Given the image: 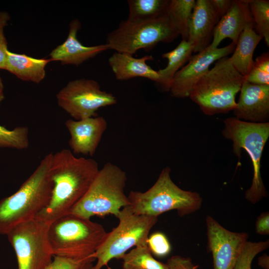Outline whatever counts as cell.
<instances>
[{
  "label": "cell",
  "instance_id": "6da1fadb",
  "mask_svg": "<svg viewBox=\"0 0 269 269\" xmlns=\"http://www.w3.org/2000/svg\"><path fill=\"white\" fill-rule=\"evenodd\" d=\"M99 170L95 160L77 157L70 149L53 153L49 170L51 198L35 218L50 224L67 214L86 193Z\"/></svg>",
  "mask_w": 269,
  "mask_h": 269
},
{
  "label": "cell",
  "instance_id": "7a4b0ae2",
  "mask_svg": "<svg viewBox=\"0 0 269 269\" xmlns=\"http://www.w3.org/2000/svg\"><path fill=\"white\" fill-rule=\"evenodd\" d=\"M53 153L47 154L31 175L12 195L0 201V234L35 218L48 205L52 183L49 170Z\"/></svg>",
  "mask_w": 269,
  "mask_h": 269
},
{
  "label": "cell",
  "instance_id": "3957f363",
  "mask_svg": "<svg viewBox=\"0 0 269 269\" xmlns=\"http://www.w3.org/2000/svg\"><path fill=\"white\" fill-rule=\"evenodd\" d=\"M245 80L226 56L217 60L193 87L189 98L206 115L226 114L237 106L236 96Z\"/></svg>",
  "mask_w": 269,
  "mask_h": 269
},
{
  "label": "cell",
  "instance_id": "277c9868",
  "mask_svg": "<svg viewBox=\"0 0 269 269\" xmlns=\"http://www.w3.org/2000/svg\"><path fill=\"white\" fill-rule=\"evenodd\" d=\"M170 171L168 166L163 168L154 184L145 192L130 191L129 206L134 213L158 217L176 210L182 217L200 209L202 198L200 194L181 189L171 179Z\"/></svg>",
  "mask_w": 269,
  "mask_h": 269
},
{
  "label": "cell",
  "instance_id": "5b68a950",
  "mask_svg": "<svg viewBox=\"0 0 269 269\" xmlns=\"http://www.w3.org/2000/svg\"><path fill=\"white\" fill-rule=\"evenodd\" d=\"M107 233L102 225L68 213L49 224L48 238L54 256L84 259L95 256Z\"/></svg>",
  "mask_w": 269,
  "mask_h": 269
},
{
  "label": "cell",
  "instance_id": "8992f818",
  "mask_svg": "<svg viewBox=\"0 0 269 269\" xmlns=\"http://www.w3.org/2000/svg\"><path fill=\"white\" fill-rule=\"evenodd\" d=\"M127 180L125 171L107 162L99 169L85 195L68 213L87 219L109 215L117 217L123 208L130 205L125 193Z\"/></svg>",
  "mask_w": 269,
  "mask_h": 269
},
{
  "label": "cell",
  "instance_id": "52a82bcc",
  "mask_svg": "<svg viewBox=\"0 0 269 269\" xmlns=\"http://www.w3.org/2000/svg\"><path fill=\"white\" fill-rule=\"evenodd\" d=\"M222 134L233 141V151L240 158L243 148L251 159L253 177L251 187L245 197L256 204L267 196L261 174V160L266 143L269 137V123H254L244 121L236 118H229L224 121Z\"/></svg>",
  "mask_w": 269,
  "mask_h": 269
},
{
  "label": "cell",
  "instance_id": "ba28073f",
  "mask_svg": "<svg viewBox=\"0 0 269 269\" xmlns=\"http://www.w3.org/2000/svg\"><path fill=\"white\" fill-rule=\"evenodd\" d=\"M119 224L107 235L95 253L96 264L91 269L108 268L113 259H120L133 247L147 244L150 231L157 217L137 215L129 206L123 208L117 217Z\"/></svg>",
  "mask_w": 269,
  "mask_h": 269
},
{
  "label": "cell",
  "instance_id": "9c48e42d",
  "mask_svg": "<svg viewBox=\"0 0 269 269\" xmlns=\"http://www.w3.org/2000/svg\"><path fill=\"white\" fill-rule=\"evenodd\" d=\"M179 35L165 14L145 21L123 20L108 34L106 44L109 50L133 55L141 49L150 51L159 42H171Z\"/></svg>",
  "mask_w": 269,
  "mask_h": 269
},
{
  "label": "cell",
  "instance_id": "30bf717a",
  "mask_svg": "<svg viewBox=\"0 0 269 269\" xmlns=\"http://www.w3.org/2000/svg\"><path fill=\"white\" fill-rule=\"evenodd\" d=\"M49 224L34 218L7 234L17 258L18 269H45L54 257L48 238Z\"/></svg>",
  "mask_w": 269,
  "mask_h": 269
},
{
  "label": "cell",
  "instance_id": "8fae6325",
  "mask_svg": "<svg viewBox=\"0 0 269 269\" xmlns=\"http://www.w3.org/2000/svg\"><path fill=\"white\" fill-rule=\"evenodd\" d=\"M58 106L75 120L96 117L102 107L117 103L112 93L102 91L93 79L81 78L71 81L56 94Z\"/></svg>",
  "mask_w": 269,
  "mask_h": 269
},
{
  "label": "cell",
  "instance_id": "7c38bea8",
  "mask_svg": "<svg viewBox=\"0 0 269 269\" xmlns=\"http://www.w3.org/2000/svg\"><path fill=\"white\" fill-rule=\"evenodd\" d=\"M207 248L212 255L213 269H233L249 235L230 231L211 216L206 219Z\"/></svg>",
  "mask_w": 269,
  "mask_h": 269
},
{
  "label": "cell",
  "instance_id": "4fadbf2b",
  "mask_svg": "<svg viewBox=\"0 0 269 269\" xmlns=\"http://www.w3.org/2000/svg\"><path fill=\"white\" fill-rule=\"evenodd\" d=\"M235 46L233 42L221 48H212L209 46L192 55L187 64L175 75L169 90L171 95L176 98L189 97L194 85L209 70L211 64L233 53Z\"/></svg>",
  "mask_w": 269,
  "mask_h": 269
},
{
  "label": "cell",
  "instance_id": "5bb4252c",
  "mask_svg": "<svg viewBox=\"0 0 269 269\" xmlns=\"http://www.w3.org/2000/svg\"><path fill=\"white\" fill-rule=\"evenodd\" d=\"M65 124L70 135L68 143L72 153L91 156L95 154L107 128V122L102 116L68 119Z\"/></svg>",
  "mask_w": 269,
  "mask_h": 269
},
{
  "label": "cell",
  "instance_id": "9a60e30c",
  "mask_svg": "<svg viewBox=\"0 0 269 269\" xmlns=\"http://www.w3.org/2000/svg\"><path fill=\"white\" fill-rule=\"evenodd\" d=\"M233 113L238 119L254 123L268 122L269 85H256L244 81Z\"/></svg>",
  "mask_w": 269,
  "mask_h": 269
},
{
  "label": "cell",
  "instance_id": "2e32d148",
  "mask_svg": "<svg viewBox=\"0 0 269 269\" xmlns=\"http://www.w3.org/2000/svg\"><path fill=\"white\" fill-rule=\"evenodd\" d=\"M220 18L211 0H196L187 39L193 47V52H199L210 45L214 28Z\"/></svg>",
  "mask_w": 269,
  "mask_h": 269
},
{
  "label": "cell",
  "instance_id": "e0dca14e",
  "mask_svg": "<svg viewBox=\"0 0 269 269\" xmlns=\"http://www.w3.org/2000/svg\"><path fill=\"white\" fill-rule=\"evenodd\" d=\"M254 23L249 6V0H233L232 4L215 26L209 45L217 48L221 41L228 38L236 44L245 27Z\"/></svg>",
  "mask_w": 269,
  "mask_h": 269
},
{
  "label": "cell",
  "instance_id": "ac0fdd59",
  "mask_svg": "<svg viewBox=\"0 0 269 269\" xmlns=\"http://www.w3.org/2000/svg\"><path fill=\"white\" fill-rule=\"evenodd\" d=\"M81 26V23L77 19H74L70 22L67 39L49 54L51 61H59L62 64L78 66L100 53L109 50L106 43L91 46L83 45L77 38V33Z\"/></svg>",
  "mask_w": 269,
  "mask_h": 269
},
{
  "label": "cell",
  "instance_id": "d6986e66",
  "mask_svg": "<svg viewBox=\"0 0 269 269\" xmlns=\"http://www.w3.org/2000/svg\"><path fill=\"white\" fill-rule=\"evenodd\" d=\"M153 60L151 55L140 58L125 53L114 52L109 58L110 67L118 80H127L136 77L147 78L157 84L159 75L157 71L146 64V61Z\"/></svg>",
  "mask_w": 269,
  "mask_h": 269
},
{
  "label": "cell",
  "instance_id": "ffe728a7",
  "mask_svg": "<svg viewBox=\"0 0 269 269\" xmlns=\"http://www.w3.org/2000/svg\"><path fill=\"white\" fill-rule=\"evenodd\" d=\"M50 61V58L37 59L8 50L5 70L22 80L38 84L44 78L45 68Z\"/></svg>",
  "mask_w": 269,
  "mask_h": 269
},
{
  "label": "cell",
  "instance_id": "44dd1931",
  "mask_svg": "<svg viewBox=\"0 0 269 269\" xmlns=\"http://www.w3.org/2000/svg\"><path fill=\"white\" fill-rule=\"evenodd\" d=\"M254 23L247 25L241 33L233 53L230 57L234 67L243 76L246 77L253 65L254 51L263 39L253 29Z\"/></svg>",
  "mask_w": 269,
  "mask_h": 269
},
{
  "label": "cell",
  "instance_id": "7402d4cb",
  "mask_svg": "<svg viewBox=\"0 0 269 269\" xmlns=\"http://www.w3.org/2000/svg\"><path fill=\"white\" fill-rule=\"evenodd\" d=\"M193 52L192 45L187 40H182L174 49L162 54V57L167 60V64L157 71L159 79L156 84L163 91L170 90L175 75L189 60Z\"/></svg>",
  "mask_w": 269,
  "mask_h": 269
},
{
  "label": "cell",
  "instance_id": "603a6c76",
  "mask_svg": "<svg viewBox=\"0 0 269 269\" xmlns=\"http://www.w3.org/2000/svg\"><path fill=\"white\" fill-rule=\"evenodd\" d=\"M129 15L127 20L145 21L165 15L169 0H128Z\"/></svg>",
  "mask_w": 269,
  "mask_h": 269
},
{
  "label": "cell",
  "instance_id": "cb8c5ba5",
  "mask_svg": "<svg viewBox=\"0 0 269 269\" xmlns=\"http://www.w3.org/2000/svg\"><path fill=\"white\" fill-rule=\"evenodd\" d=\"M195 2L196 0H169L165 14L182 40L188 39L189 24Z\"/></svg>",
  "mask_w": 269,
  "mask_h": 269
},
{
  "label": "cell",
  "instance_id": "d4e9b609",
  "mask_svg": "<svg viewBox=\"0 0 269 269\" xmlns=\"http://www.w3.org/2000/svg\"><path fill=\"white\" fill-rule=\"evenodd\" d=\"M121 259L123 269H167L166 263L153 257L147 244L134 247Z\"/></svg>",
  "mask_w": 269,
  "mask_h": 269
},
{
  "label": "cell",
  "instance_id": "484cf974",
  "mask_svg": "<svg viewBox=\"0 0 269 269\" xmlns=\"http://www.w3.org/2000/svg\"><path fill=\"white\" fill-rule=\"evenodd\" d=\"M249 6L256 32L269 46V0H249Z\"/></svg>",
  "mask_w": 269,
  "mask_h": 269
},
{
  "label": "cell",
  "instance_id": "4316f807",
  "mask_svg": "<svg viewBox=\"0 0 269 269\" xmlns=\"http://www.w3.org/2000/svg\"><path fill=\"white\" fill-rule=\"evenodd\" d=\"M29 130L27 127L20 126L9 130L0 126V148L9 147L19 150L29 146Z\"/></svg>",
  "mask_w": 269,
  "mask_h": 269
},
{
  "label": "cell",
  "instance_id": "83f0119b",
  "mask_svg": "<svg viewBox=\"0 0 269 269\" xmlns=\"http://www.w3.org/2000/svg\"><path fill=\"white\" fill-rule=\"evenodd\" d=\"M245 77L249 83L269 85V53H262L254 61L251 69Z\"/></svg>",
  "mask_w": 269,
  "mask_h": 269
},
{
  "label": "cell",
  "instance_id": "f1b7e54d",
  "mask_svg": "<svg viewBox=\"0 0 269 269\" xmlns=\"http://www.w3.org/2000/svg\"><path fill=\"white\" fill-rule=\"evenodd\" d=\"M269 240L266 241L253 242L247 241L238 256L233 269H252L254 258L260 253L268 248Z\"/></svg>",
  "mask_w": 269,
  "mask_h": 269
},
{
  "label": "cell",
  "instance_id": "f546056e",
  "mask_svg": "<svg viewBox=\"0 0 269 269\" xmlns=\"http://www.w3.org/2000/svg\"><path fill=\"white\" fill-rule=\"evenodd\" d=\"M54 259L45 269H80L96 260L95 256L84 259H72L54 256Z\"/></svg>",
  "mask_w": 269,
  "mask_h": 269
},
{
  "label": "cell",
  "instance_id": "4dcf8cb0",
  "mask_svg": "<svg viewBox=\"0 0 269 269\" xmlns=\"http://www.w3.org/2000/svg\"><path fill=\"white\" fill-rule=\"evenodd\" d=\"M147 246L152 254L157 257H164L171 251V245L166 236L156 232L148 236Z\"/></svg>",
  "mask_w": 269,
  "mask_h": 269
},
{
  "label": "cell",
  "instance_id": "1f68e13d",
  "mask_svg": "<svg viewBox=\"0 0 269 269\" xmlns=\"http://www.w3.org/2000/svg\"><path fill=\"white\" fill-rule=\"evenodd\" d=\"M166 265L167 269H198L189 258L180 256H173L168 259Z\"/></svg>",
  "mask_w": 269,
  "mask_h": 269
},
{
  "label": "cell",
  "instance_id": "d6a6232c",
  "mask_svg": "<svg viewBox=\"0 0 269 269\" xmlns=\"http://www.w3.org/2000/svg\"><path fill=\"white\" fill-rule=\"evenodd\" d=\"M256 232L261 235L269 234V213L266 212L261 213L258 217L255 224Z\"/></svg>",
  "mask_w": 269,
  "mask_h": 269
},
{
  "label": "cell",
  "instance_id": "836d02e7",
  "mask_svg": "<svg viewBox=\"0 0 269 269\" xmlns=\"http://www.w3.org/2000/svg\"><path fill=\"white\" fill-rule=\"evenodd\" d=\"M3 26H0V69H5L7 58V43Z\"/></svg>",
  "mask_w": 269,
  "mask_h": 269
},
{
  "label": "cell",
  "instance_id": "e575fe53",
  "mask_svg": "<svg viewBox=\"0 0 269 269\" xmlns=\"http://www.w3.org/2000/svg\"><path fill=\"white\" fill-rule=\"evenodd\" d=\"M211 1L221 18L231 7L233 0H211Z\"/></svg>",
  "mask_w": 269,
  "mask_h": 269
},
{
  "label": "cell",
  "instance_id": "d590c367",
  "mask_svg": "<svg viewBox=\"0 0 269 269\" xmlns=\"http://www.w3.org/2000/svg\"><path fill=\"white\" fill-rule=\"evenodd\" d=\"M258 264L264 269H269V256L266 254L260 257L258 259Z\"/></svg>",
  "mask_w": 269,
  "mask_h": 269
},
{
  "label": "cell",
  "instance_id": "8d00e7d4",
  "mask_svg": "<svg viewBox=\"0 0 269 269\" xmlns=\"http://www.w3.org/2000/svg\"><path fill=\"white\" fill-rule=\"evenodd\" d=\"M9 19L10 16L7 12L5 11L0 12V26L4 27L6 25Z\"/></svg>",
  "mask_w": 269,
  "mask_h": 269
},
{
  "label": "cell",
  "instance_id": "74e56055",
  "mask_svg": "<svg viewBox=\"0 0 269 269\" xmlns=\"http://www.w3.org/2000/svg\"><path fill=\"white\" fill-rule=\"evenodd\" d=\"M4 96L3 94V85L2 80L0 77V104L4 99Z\"/></svg>",
  "mask_w": 269,
  "mask_h": 269
},
{
  "label": "cell",
  "instance_id": "f35d334b",
  "mask_svg": "<svg viewBox=\"0 0 269 269\" xmlns=\"http://www.w3.org/2000/svg\"><path fill=\"white\" fill-rule=\"evenodd\" d=\"M93 267L92 263H89L84 266L83 268L80 269H91Z\"/></svg>",
  "mask_w": 269,
  "mask_h": 269
}]
</instances>
